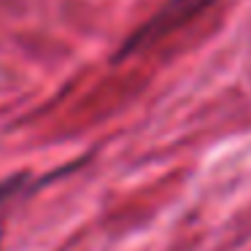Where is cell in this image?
<instances>
[{
	"label": "cell",
	"instance_id": "1",
	"mask_svg": "<svg viewBox=\"0 0 251 251\" xmlns=\"http://www.w3.org/2000/svg\"><path fill=\"white\" fill-rule=\"evenodd\" d=\"M25 186V178H11V181H3L0 184V202H6V200H11L14 195H17L19 189Z\"/></svg>",
	"mask_w": 251,
	"mask_h": 251
}]
</instances>
